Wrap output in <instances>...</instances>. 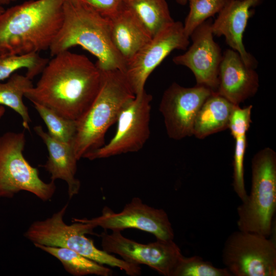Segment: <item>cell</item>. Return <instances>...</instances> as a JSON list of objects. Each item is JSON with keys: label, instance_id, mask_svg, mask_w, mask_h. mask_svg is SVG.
<instances>
[{"label": "cell", "instance_id": "cell-1", "mask_svg": "<svg viewBox=\"0 0 276 276\" xmlns=\"http://www.w3.org/2000/svg\"><path fill=\"white\" fill-rule=\"evenodd\" d=\"M102 82V72L84 55L69 50L52 57L25 97L62 117L77 121L90 107Z\"/></svg>", "mask_w": 276, "mask_h": 276}, {"label": "cell", "instance_id": "cell-2", "mask_svg": "<svg viewBox=\"0 0 276 276\" xmlns=\"http://www.w3.org/2000/svg\"><path fill=\"white\" fill-rule=\"evenodd\" d=\"M62 0H30L0 14V55L49 50L62 24Z\"/></svg>", "mask_w": 276, "mask_h": 276}, {"label": "cell", "instance_id": "cell-3", "mask_svg": "<svg viewBox=\"0 0 276 276\" xmlns=\"http://www.w3.org/2000/svg\"><path fill=\"white\" fill-rule=\"evenodd\" d=\"M63 11L62 26L49 49L52 57L80 46L96 57L101 71L124 73L127 62L113 44L107 18L80 0L63 2Z\"/></svg>", "mask_w": 276, "mask_h": 276}, {"label": "cell", "instance_id": "cell-4", "mask_svg": "<svg viewBox=\"0 0 276 276\" xmlns=\"http://www.w3.org/2000/svg\"><path fill=\"white\" fill-rule=\"evenodd\" d=\"M102 72V82L95 99L76 121L73 142L79 160L104 144L108 128L117 122L121 110L135 97L124 73L119 70Z\"/></svg>", "mask_w": 276, "mask_h": 276}, {"label": "cell", "instance_id": "cell-5", "mask_svg": "<svg viewBox=\"0 0 276 276\" xmlns=\"http://www.w3.org/2000/svg\"><path fill=\"white\" fill-rule=\"evenodd\" d=\"M68 206L66 204L52 216L42 220L34 221L24 234L25 237L33 243L45 246L65 247L101 264L117 267L128 275L141 274L139 265L117 258L104 250L97 248L94 241L86 234L93 235L95 227L90 224L72 221L67 224L63 218Z\"/></svg>", "mask_w": 276, "mask_h": 276}, {"label": "cell", "instance_id": "cell-6", "mask_svg": "<svg viewBox=\"0 0 276 276\" xmlns=\"http://www.w3.org/2000/svg\"><path fill=\"white\" fill-rule=\"evenodd\" d=\"M249 195L237 207L238 229L270 237L276 210V153L267 147L251 160Z\"/></svg>", "mask_w": 276, "mask_h": 276}, {"label": "cell", "instance_id": "cell-7", "mask_svg": "<svg viewBox=\"0 0 276 276\" xmlns=\"http://www.w3.org/2000/svg\"><path fill=\"white\" fill-rule=\"evenodd\" d=\"M24 131L7 132L0 136V198H11L20 191L32 193L43 201L54 195V181H43L37 168L24 155Z\"/></svg>", "mask_w": 276, "mask_h": 276}, {"label": "cell", "instance_id": "cell-8", "mask_svg": "<svg viewBox=\"0 0 276 276\" xmlns=\"http://www.w3.org/2000/svg\"><path fill=\"white\" fill-rule=\"evenodd\" d=\"M272 238L239 230L226 239L222 252L232 276H275L276 242Z\"/></svg>", "mask_w": 276, "mask_h": 276}, {"label": "cell", "instance_id": "cell-9", "mask_svg": "<svg viewBox=\"0 0 276 276\" xmlns=\"http://www.w3.org/2000/svg\"><path fill=\"white\" fill-rule=\"evenodd\" d=\"M152 96L144 89L124 106L117 120L116 132L106 144L84 158L95 160L142 149L150 134V122Z\"/></svg>", "mask_w": 276, "mask_h": 276}, {"label": "cell", "instance_id": "cell-10", "mask_svg": "<svg viewBox=\"0 0 276 276\" xmlns=\"http://www.w3.org/2000/svg\"><path fill=\"white\" fill-rule=\"evenodd\" d=\"M103 250L116 254L125 261L140 265H146L164 276H172L183 256L173 240L156 239L148 244L140 243L125 237L120 231H112L100 235Z\"/></svg>", "mask_w": 276, "mask_h": 276}, {"label": "cell", "instance_id": "cell-11", "mask_svg": "<svg viewBox=\"0 0 276 276\" xmlns=\"http://www.w3.org/2000/svg\"><path fill=\"white\" fill-rule=\"evenodd\" d=\"M190 37L183 23L173 21L153 36L127 62L124 72L135 95L143 91L152 72L173 51H186Z\"/></svg>", "mask_w": 276, "mask_h": 276}, {"label": "cell", "instance_id": "cell-12", "mask_svg": "<svg viewBox=\"0 0 276 276\" xmlns=\"http://www.w3.org/2000/svg\"><path fill=\"white\" fill-rule=\"evenodd\" d=\"M90 224L105 230L122 231L135 228L153 235L156 239L173 240L174 233L168 214L162 209L151 207L139 197H133L122 211L116 213L105 206L102 215L90 219L74 218L72 221Z\"/></svg>", "mask_w": 276, "mask_h": 276}, {"label": "cell", "instance_id": "cell-13", "mask_svg": "<svg viewBox=\"0 0 276 276\" xmlns=\"http://www.w3.org/2000/svg\"><path fill=\"white\" fill-rule=\"evenodd\" d=\"M214 91L203 85L183 87L172 83L164 92L159 106L169 137L179 140L193 135L196 117Z\"/></svg>", "mask_w": 276, "mask_h": 276}, {"label": "cell", "instance_id": "cell-14", "mask_svg": "<svg viewBox=\"0 0 276 276\" xmlns=\"http://www.w3.org/2000/svg\"><path fill=\"white\" fill-rule=\"evenodd\" d=\"M212 23V19H209L196 28L190 36L191 45L172 60L176 65L189 68L194 75L196 84L216 91L223 53L214 39Z\"/></svg>", "mask_w": 276, "mask_h": 276}, {"label": "cell", "instance_id": "cell-15", "mask_svg": "<svg viewBox=\"0 0 276 276\" xmlns=\"http://www.w3.org/2000/svg\"><path fill=\"white\" fill-rule=\"evenodd\" d=\"M259 86V76L255 68L246 65L237 52L226 49L220 65L216 92L239 106L253 97Z\"/></svg>", "mask_w": 276, "mask_h": 276}, {"label": "cell", "instance_id": "cell-16", "mask_svg": "<svg viewBox=\"0 0 276 276\" xmlns=\"http://www.w3.org/2000/svg\"><path fill=\"white\" fill-rule=\"evenodd\" d=\"M262 0H228L212 23L214 36H223L231 49L237 52L247 66L256 68L258 61L248 52L243 36L251 15V9Z\"/></svg>", "mask_w": 276, "mask_h": 276}, {"label": "cell", "instance_id": "cell-17", "mask_svg": "<svg viewBox=\"0 0 276 276\" xmlns=\"http://www.w3.org/2000/svg\"><path fill=\"white\" fill-rule=\"evenodd\" d=\"M34 131L45 145L49 153L48 160L42 167L50 174L51 180L61 179L66 183L69 198H72L78 194L81 187V182L76 177L78 160L73 144L53 137L40 125L35 126Z\"/></svg>", "mask_w": 276, "mask_h": 276}, {"label": "cell", "instance_id": "cell-18", "mask_svg": "<svg viewBox=\"0 0 276 276\" xmlns=\"http://www.w3.org/2000/svg\"><path fill=\"white\" fill-rule=\"evenodd\" d=\"M106 18L113 44L126 62L152 38L136 17L123 4L115 14Z\"/></svg>", "mask_w": 276, "mask_h": 276}, {"label": "cell", "instance_id": "cell-19", "mask_svg": "<svg viewBox=\"0 0 276 276\" xmlns=\"http://www.w3.org/2000/svg\"><path fill=\"white\" fill-rule=\"evenodd\" d=\"M238 106L214 91L196 117L193 135L202 139L228 128L232 114Z\"/></svg>", "mask_w": 276, "mask_h": 276}, {"label": "cell", "instance_id": "cell-20", "mask_svg": "<svg viewBox=\"0 0 276 276\" xmlns=\"http://www.w3.org/2000/svg\"><path fill=\"white\" fill-rule=\"evenodd\" d=\"M252 108L251 105L244 108L238 106L232 114L228 127L235 140L232 185L235 192L241 201L247 196L244 177V159L247 143L246 132L252 122Z\"/></svg>", "mask_w": 276, "mask_h": 276}, {"label": "cell", "instance_id": "cell-21", "mask_svg": "<svg viewBox=\"0 0 276 276\" xmlns=\"http://www.w3.org/2000/svg\"><path fill=\"white\" fill-rule=\"evenodd\" d=\"M152 37L174 21L166 0H123Z\"/></svg>", "mask_w": 276, "mask_h": 276}, {"label": "cell", "instance_id": "cell-22", "mask_svg": "<svg viewBox=\"0 0 276 276\" xmlns=\"http://www.w3.org/2000/svg\"><path fill=\"white\" fill-rule=\"evenodd\" d=\"M35 246L58 259L65 271L75 276H110L112 270L103 264L86 258L75 251L61 247L34 244Z\"/></svg>", "mask_w": 276, "mask_h": 276}, {"label": "cell", "instance_id": "cell-23", "mask_svg": "<svg viewBox=\"0 0 276 276\" xmlns=\"http://www.w3.org/2000/svg\"><path fill=\"white\" fill-rule=\"evenodd\" d=\"M32 80L26 75L15 73L6 82H0V105L7 106L18 114L23 127L28 130L32 120L23 98L27 90L34 86Z\"/></svg>", "mask_w": 276, "mask_h": 276}, {"label": "cell", "instance_id": "cell-24", "mask_svg": "<svg viewBox=\"0 0 276 276\" xmlns=\"http://www.w3.org/2000/svg\"><path fill=\"white\" fill-rule=\"evenodd\" d=\"M49 60L36 53L25 55H0V81L9 78L20 69H25V75L32 80L41 74Z\"/></svg>", "mask_w": 276, "mask_h": 276}, {"label": "cell", "instance_id": "cell-25", "mask_svg": "<svg viewBox=\"0 0 276 276\" xmlns=\"http://www.w3.org/2000/svg\"><path fill=\"white\" fill-rule=\"evenodd\" d=\"M41 118L53 137L64 143L72 144L76 132V121L65 118L43 105L33 103Z\"/></svg>", "mask_w": 276, "mask_h": 276}, {"label": "cell", "instance_id": "cell-26", "mask_svg": "<svg viewBox=\"0 0 276 276\" xmlns=\"http://www.w3.org/2000/svg\"><path fill=\"white\" fill-rule=\"evenodd\" d=\"M228 0H188L189 11L183 24L190 37L194 30L211 17L218 14Z\"/></svg>", "mask_w": 276, "mask_h": 276}, {"label": "cell", "instance_id": "cell-27", "mask_svg": "<svg viewBox=\"0 0 276 276\" xmlns=\"http://www.w3.org/2000/svg\"><path fill=\"white\" fill-rule=\"evenodd\" d=\"M172 276H232L225 268L216 267L210 261L194 256H183L177 265Z\"/></svg>", "mask_w": 276, "mask_h": 276}, {"label": "cell", "instance_id": "cell-28", "mask_svg": "<svg viewBox=\"0 0 276 276\" xmlns=\"http://www.w3.org/2000/svg\"><path fill=\"white\" fill-rule=\"evenodd\" d=\"M102 16L108 17L115 14L123 5V0H80Z\"/></svg>", "mask_w": 276, "mask_h": 276}, {"label": "cell", "instance_id": "cell-29", "mask_svg": "<svg viewBox=\"0 0 276 276\" xmlns=\"http://www.w3.org/2000/svg\"><path fill=\"white\" fill-rule=\"evenodd\" d=\"M15 1L16 0H0V6H3L5 5H8Z\"/></svg>", "mask_w": 276, "mask_h": 276}, {"label": "cell", "instance_id": "cell-30", "mask_svg": "<svg viewBox=\"0 0 276 276\" xmlns=\"http://www.w3.org/2000/svg\"><path fill=\"white\" fill-rule=\"evenodd\" d=\"M6 111L5 108L4 106L0 105V118H1Z\"/></svg>", "mask_w": 276, "mask_h": 276}, {"label": "cell", "instance_id": "cell-31", "mask_svg": "<svg viewBox=\"0 0 276 276\" xmlns=\"http://www.w3.org/2000/svg\"><path fill=\"white\" fill-rule=\"evenodd\" d=\"M177 3L178 4L185 6L188 3V0H175Z\"/></svg>", "mask_w": 276, "mask_h": 276}, {"label": "cell", "instance_id": "cell-32", "mask_svg": "<svg viewBox=\"0 0 276 276\" xmlns=\"http://www.w3.org/2000/svg\"><path fill=\"white\" fill-rule=\"evenodd\" d=\"M5 10V9L4 8V7L3 6H0V14L3 12L4 11V10Z\"/></svg>", "mask_w": 276, "mask_h": 276}, {"label": "cell", "instance_id": "cell-33", "mask_svg": "<svg viewBox=\"0 0 276 276\" xmlns=\"http://www.w3.org/2000/svg\"><path fill=\"white\" fill-rule=\"evenodd\" d=\"M63 2H66V1H77V0H62Z\"/></svg>", "mask_w": 276, "mask_h": 276}]
</instances>
